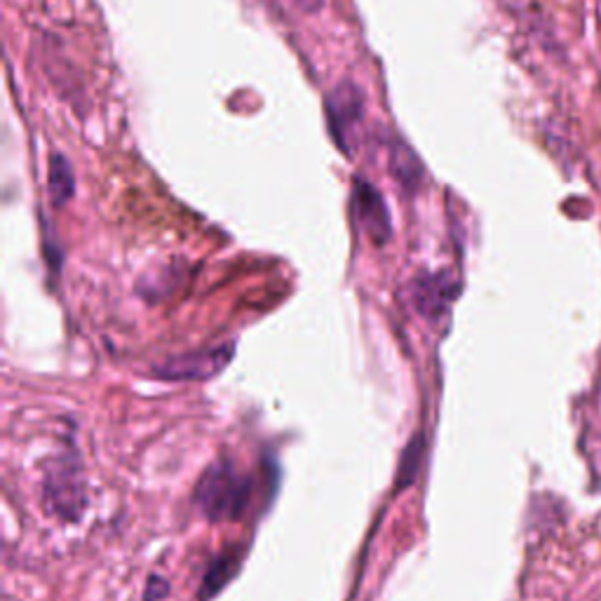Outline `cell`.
<instances>
[{
  "label": "cell",
  "instance_id": "obj_8",
  "mask_svg": "<svg viewBox=\"0 0 601 601\" xmlns=\"http://www.w3.org/2000/svg\"><path fill=\"white\" fill-rule=\"evenodd\" d=\"M240 562H243V552L240 550H224L218 554L214 562L210 564L205 578H203V588H200V599L207 601L214 594L222 592L228 580H233L240 571Z\"/></svg>",
  "mask_w": 601,
  "mask_h": 601
},
{
  "label": "cell",
  "instance_id": "obj_3",
  "mask_svg": "<svg viewBox=\"0 0 601 601\" xmlns=\"http://www.w3.org/2000/svg\"><path fill=\"white\" fill-rule=\"evenodd\" d=\"M45 500L48 506L73 522L85 508V491L80 482V470L73 460H57V466L45 475Z\"/></svg>",
  "mask_w": 601,
  "mask_h": 601
},
{
  "label": "cell",
  "instance_id": "obj_11",
  "mask_svg": "<svg viewBox=\"0 0 601 601\" xmlns=\"http://www.w3.org/2000/svg\"><path fill=\"white\" fill-rule=\"evenodd\" d=\"M266 3L279 12L285 14H317L319 10H323L325 0H266Z\"/></svg>",
  "mask_w": 601,
  "mask_h": 601
},
{
  "label": "cell",
  "instance_id": "obj_10",
  "mask_svg": "<svg viewBox=\"0 0 601 601\" xmlns=\"http://www.w3.org/2000/svg\"><path fill=\"white\" fill-rule=\"evenodd\" d=\"M420 458H424V437L416 435L403 454V466H399V479H397L399 489H405L409 482H414L418 466H420Z\"/></svg>",
  "mask_w": 601,
  "mask_h": 601
},
{
  "label": "cell",
  "instance_id": "obj_1",
  "mask_svg": "<svg viewBox=\"0 0 601 601\" xmlns=\"http://www.w3.org/2000/svg\"><path fill=\"white\" fill-rule=\"evenodd\" d=\"M252 496V482L240 475L228 460L210 466L195 487V503L212 522L237 519L245 512Z\"/></svg>",
  "mask_w": 601,
  "mask_h": 601
},
{
  "label": "cell",
  "instance_id": "obj_6",
  "mask_svg": "<svg viewBox=\"0 0 601 601\" xmlns=\"http://www.w3.org/2000/svg\"><path fill=\"white\" fill-rule=\"evenodd\" d=\"M456 294H458V285L449 273L418 275L411 283V292H409L414 308L428 319L442 317L451 308V300L456 298Z\"/></svg>",
  "mask_w": 601,
  "mask_h": 601
},
{
  "label": "cell",
  "instance_id": "obj_2",
  "mask_svg": "<svg viewBox=\"0 0 601 601\" xmlns=\"http://www.w3.org/2000/svg\"><path fill=\"white\" fill-rule=\"evenodd\" d=\"M365 115V96L363 90H359L350 80H344V83L336 85L329 96H327V120H329V132L334 136L336 146L350 153L348 142L357 125L363 123Z\"/></svg>",
  "mask_w": 601,
  "mask_h": 601
},
{
  "label": "cell",
  "instance_id": "obj_9",
  "mask_svg": "<svg viewBox=\"0 0 601 601\" xmlns=\"http://www.w3.org/2000/svg\"><path fill=\"white\" fill-rule=\"evenodd\" d=\"M48 191H50V197H52L54 205H67L75 191L73 170L64 155H52V160H50Z\"/></svg>",
  "mask_w": 601,
  "mask_h": 601
},
{
  "label": "cell",
  "instance_id": "obj_4",
  "mask_svg": "<svg viewBox=\"0 0 601 601\" xmlns=\"http://www.w3.org/2000/svg\"><path fill=\"white\" fill-rule=\"evenodd\" d=\"M231 359H233V344L170 357L167 363L157 365L153 371L157 378H165V380H207V378H214L218 371H224Z\"/></svg>",
  "mask_w": 601,
  "mask_h": 601
},
{
  "label": "cell",
  "instance_id": "obj_12",
  "mask_svg": "<svg viewBox=\"0 0 601 601\" xmlns=\"http://www.w3.org/2000/svg\"><path fill=\"white\" fill-rule=\"evenodd\" d=\"M165 592H167V583H165V580H160V578H153V580H149L146 601H149V599H157V597H163Z\"/></svg>",
  "mask_w": 601,
  "mask_h": 601
},
{
  "label": "cell",
  "instance_id": "obj_5",
  "mask_svg": "<svg viewBox=\"0 0 601 601\" xmlns=\"http://www.w3.org/2000/svg\"><path fill=\"white\" fill-rule=\"evenodd\" d=\"M353 210L359 228H363L376 245H386L393 235L386 203L380 193L367 182H363V179H355L353 184Z\"/></svg>",
  "mask_w": 601,
  "mask_h": 601
},
{
  "label": "cell",
  "instance_id": "obj_7",
  "mask_svg": "<svg viewBox=\"0 0 601 601\" xmlns=\"http://www.w3.org/2000/svg\"><path fill=\"white\" fill-rule=\"evenodd\" d=\"M390 170L395 179L407 191H416L418 184L424 182V165H420L418 155L403 142V139H390Z\"/></svg>",
  "mask_w": 601,
  "mask_h": 601
}]
</instances>
